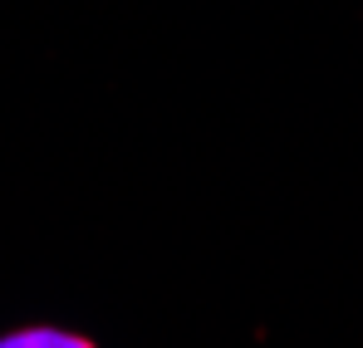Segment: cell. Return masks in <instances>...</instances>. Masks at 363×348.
<instances>
[{"label":"cell","mask_w":363,"mask_h":348,"mask_svg":"<svg viewBox=\"0 0 363 348\" xmlns=\"http://www.w3.org/2000/svg\"><path fill=\"white\" fill-rule=\"evenodd\" d=\"M0 348H94L84 334H69V329H15L5 334Z\"/></svg>","instance_id":"6da1fadb"}]
</instances>
